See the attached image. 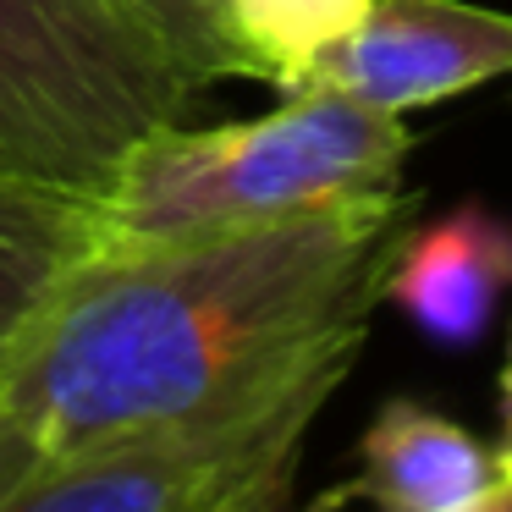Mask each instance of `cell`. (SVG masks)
Instances as JSON below:
<instances>
[{"mask_svg":"<svg viewBox=\"0 0 512 512\" xmlns=\"http://www.w3.org/2000/svg\"><path fill=\"white\" fill-rule=\"evenodd\" d=\"M419 193H353L177 243H89L0 364V501L144 435L226 419L364 353Z\"/></svg>","mask_w":512,"mask_h":512,"instance_id":"1","label":"cell"},{"mask_svg":"<svg viewBox=\"0 0 512 512\" xmlns=\"http://www.w3.org/2000/svg\"><path fill=\"white\" fill-rule=\"evenodd\" d=\"M353 364L358 353L325 358L226 419L72 457L17 485L0 512H287L309 430Z\"/></svg>","mask_w":512,"mask_h":512,"instance_id":"4","label":"cell"},{"mask_svg":"<svg viewBox=\"0 0 512 512\" xmlns=\"http://www.w3.org/2000/svg\"><path fill=\"white\" fill-rule=\"evenodd\" d=\"M413 133L402 116L369 111L336 89L303 83L270 116L226 127H160L111 188L89 199L94 243L144 248L199 232L276 221L353 193L402 188Z\"/></svg>","mask_w":512,"mask_h":512,"instance_id":"2","label":"cell"},{"mask_svg":"<svg viewBox=\"0 0 512 512\" xmlns=\"http://www.w3.org/2000/svg\"><path fill=\"white\" fill-rule=\"evenodd\" d=\"M512 72V12L474 0H375L309 83L369 111H419Z\"/></svg>","mask_w":512,"mask_h":512,"instance_id":"5","label":"cell"},{"mask_svg":"<svg viewBox=\"0 0 512 512\" xmlns=\"http://www.w3.org/2000/svg\"><path fill=\"white\" fill-rule=\"evenodd\" d=\"M501 402H507V435H501L496 457H512V364H507V375H501Z\"/></svg>","mask_w":512,"mask_h":512,"instance_id":"11","label":"cell"},{"mask_svg":"<svg viewBox=\"0 0 512 512\" xmlns=\"http://www.w3.org/2000/svg\"><path fill=\"white\" fill-rule=\"evenodd\" d=\"M496 468H501V479H512V457H496Z\"/></svg>","mask_w":512,"mask_h":512,"instance_id":"13","label":"cell"},{"mask_svg":"<svg viewBox=\"0 0 512 512\" xmlns=\"http://www.w3.org/2000/svg\"><path fill=\"white\" fill-rule=\"evenodd\" d=\"M199 94L111 0H0L6 177L94 199L149 133L188 122Z\"/></svg>","mask_w":512,"mask_h":512,"instance_id":"3","label":"cell"},{"mask_svg":"<svg viewBox=\"0 0 512 512\" xmlns=\"http://www.w3.org/2000/svg\"><path fill=\"white\" fill-rule=\"evenodd\" d=\"M474 512H512V479H501V485L496 490H490V496L485 501H479V507Z\"/></svg>","mask_w":512,"mask_h":512,"instance_id":"12","label":"cell"},{"mask_svg":"<svg viewBox=\"0 0 512 512\" xmlns=\"http://www.w3.org/2000/svg\"><path fill=\"white\" fill-rule=\"evenodd\" d=\"M512 281V226L479 204L413 221L386 265V303H397L430 342L468 347L485 336L496 298Z\"/></svg>","mask_w":512,"mask_h":512,"instance_id":"6","label":"cell"},{"mask_svg":"<svg viewBox=\"0 0 512 512\" xmlns=\"http://www.w3.org/2000/svg\"><path fill=\"white\" fill-rule=\"evenodd\" d=\"M94 243L89 199L0 171V364L56 276Z\"/></svg>","mask_w":512,"mask_h":512,"instance_id":"8","label":"cell"},{"mask_svg":"<svg viewBox=\"0 0 512 512\" xmlns=\"http://www.w3.org/2000/svg\"><path fill=\"white\" fill-rule=\"evenodd\" d=\"M496 485V452L419 402H386L358 441L353 496L380 512H474Z\"/></svg>","mask_w":512,"mask_h":512,"instance_id":"7","label":"cell"},{"mask_svg":"<svg viewBox=\"0 0 512 512\" xmlns=\"http://www.w3.org/2000/svg\"><path fill=\"white\" fill-rule=\"evenodd\" d=\"M221 6L248 78L292 94L364 23L375 0H221Z\"/></svg>","mask_w":512,"mask_h":512,"instance_id":"9","label":"cell"},{"mask_svg":"<svg viewBox=\"0 0 512 512\" xmlns=\"http://www.w3.org/2000/svg\"><path fill=\"white\" fill-rule=\"evenodd\" d=\"M111 6L127 23L144 28L199 89H215L226 78H248L221 0H111Z\"/></svg>","mask_w":512,"mask_h":512,"instance_id":"10","label":"cell"}]
</instances>
